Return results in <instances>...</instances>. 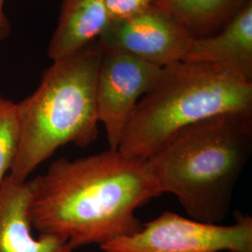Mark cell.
I'll return each mask as SVG.
<instances>
[{"label": "cell", "instance_id": "obj_1", "mask_svg": "<svg viewBox=\"0 0 252 252\" xmlns=\"http://www.w3.org/2000/svg\"><path fill=\"white\" fill-rule=\"evenodd\" d=\"M31 182L33 228L73 251L137 233L142 223L135 210L161 195L146 160L110 149L57 159Z\"/></svg>", "mask_w": 252, "mask_h": 252}, {"label": "cell", "instance_id": "obj_2", "mask_svg": "<svg viewBox=\"0 0 252 252\" xmlns=\"http://www.w3.org/2000/svg\"><path fill=\"white\" fill-rule=\"evenodd\" d=\"M252 154V114L226 113L181 130L146 161L160 193L175 195L190 219L219 224Z\"/></svg>", "mask_w": 252, "mask_h": 252}, {"label": "cell", "instance_id": "obj_3", "mask_svg": "<svg viewBox=\"0 0 252 252\" xmlns=\"http://www.w3.org/2000/svg\"><path fill=\"white\" fill-rule=\"evenodd\" d=\"M103 47L96 40L54 61L36 91L18 105L21 136L10 178L26 181L60 147H87L98 136L95 87Z\"/></svg>", "mask_w": 252, "mask_h": 252}, {"label": "cell", "instance_id": "obj_4", "mask_svg": "<svg viewBox=\"0 0 252 252\" xmlns=\"http://www.w3.org/2000/svg\"><path fill=\"white\" fill-rule=\"evenodd\" d=\"M226 113L252 114V82L206 63H172L136 104L118 151L147 160L186 127Z\"/></svg>", "mask_w": 252, "mask_h": 252}, {"label": "cell", "instance_id": "obj_5", "mask_svg": "<svg viewBox=\"0 0 252 252\" xmlns=\"http://www.w3.org/2000/svg\"><path fill=\"white\" fill-rule=\"evenodd\" d=\"M230 225L165 211L140 231L99 247L103 252H252V218L237 211Z\"/></svg>", "mask_w": 252, "mask_h": 252}, {"label": "cell", "instance_id": "obj_6", "mask_svg": "<svg viewBox=\"0 0 252 252\" xmlns=\"http://www.w3.org/2000/svg\"><path fill=\"white\" fill-rule=\"evenodd\" d=\"M161 69L131 54L103 47L95 101L108 149L118 150L136 104L151 89Z\"/></svg>", "mask_w": 252, "mask_h": 252}, {"label": "cell", "instance_id": "obj_7", "mask_svg": "<svg viewBox=\"0 0 252 252\" xmlns=\"http://www.w3.org/2000/svg\"><path fill=\"white\" fill-rule=\"evenodd\" d=\"M192 39L178 19L155 3L132 16L111 22L98 41L105 49L164 67L182 61Z\"/></svg>", "mask_w": 252, "mask_h": 252}, {"label": "cell", "instance_id": "obj_8", "mask_svg": "<svg viewBox=\"0 0 252 252\" xmlns=\"http://www.w3.org/2000/svg\"><path fill=\"white\" fill-rule=\"evenodd\" d=\"M182 61L209 64L252 82V0L215 34L193 37Z\"/></svg>", "mask_w": 252, "mask_h": 252}, {"label": "cell", "instance_id": "obj_9", "mask_svg": "<svg viewBox=\"0 0 252 252\" xmlns=\"http://www.w3.org/2000/svg\"><path fill=\"white\" fill-rule=\"evenodd\" d=\"M31 180L9 175L0 185V252H73L65 240L51 234L33 235Z\"/></svg>", "mask_w": 252, "mask_h": 252}, {"label": "cell", "instance_id": "obj_10", "mask_svg": "<svg viewBox=\"0 0 252 252\" xmlns=\"http://www.w3.org/2000/svg\"><path fill=\"white\" fill-rule=\"evenodd\" d=\"M110 23L105 0H63L48 56L53 62L72 56L98 40Z\"/></svg>", "mask_w": 252, "mask_h": 252}, {"label": "cell", "instance_id": "obj_11", "mask_svg": "<svg viewBox=\"0 0 252 252\" xmlns=\"http://www.w3.org/2000/svg\"><path fill=\"white\" fill-rule=\"evenodd\" d=\"M252 0H160L193 37L217 33Z\"/></svg>", "mask_w": 252, "mask_h": 252}, {"label": "cell", "instance_id": "obj_12", "mask_svg": "<svg viewBox=\"0 0 252 252\" xmlns=\"http://www.w3.org/2000/svg\"><path fill=\"white\" fill-rule=\"evenodd\" d=\"M20 136L18 105L0 94V185L13 164Z\"/></svg>", "mask_w": 252, "mask_h": 252}, {"label": "cell", "instance_id": "obj_13", "mask_svg": "<svg viewBox=\"0 0 252 252\" xmlns=\"http://www.w3.org/2000/svg\"><path fill=\"white\" fill-rule=\"evenodd\" d=\"M160 0H105L111 22L127 18Z\"/></svg>", "mask_w": 252, "mask_h": 252}, {"label": "cell", "instance_id": "obj_14", "mask_svg": "<svg viewBox=\"0 0 252 252\" xmlns=\"http://www.w3.org/2000/svg\"><path fill=\"white\" fill-rule=\"evenodd\" d=\"M5 0H0V43L8 36L10 30L9 19L4 11Z\"/></svg>", "mask_w": 252, "mask_h": 252}]
</instances>
